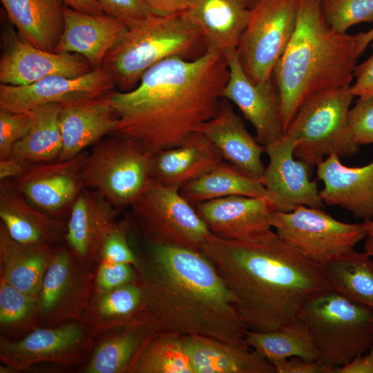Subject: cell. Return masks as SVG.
I'll use <instances>...</instances> for the list:
<instances>
[{"instance_id": "obj_26", "label": "cell", "mask_w": 373, "mask_h": 373, "mask_svg": "<svg viewBox=\"0 0 373 373\" xmlns=\"http://www.w3.org/2000/svg\"><path fill=\"white\" fill-rule=\"evenodd\" d=\"M222 161L216 146L197 131L180 145L151 154L150 179L164 186L180 189Z\"/></svg>"}, {"instance_id": "obj_51", "label": "cell", "mask_w": 373, "mask_h": 373, "mask_svg": "<svg viewBox=\"0 0 373 373\" xmlns=\"http://www.w3.org/2000/svg\"><path fill=\"white\" fill-rule=\"evenodd\" d=\"M357 53L359 57L369 44L373 41V27L365 32L357 34Z\"/></svg>"}, {"instance_id": "obj_15", "label": "cell", "mask_w": 373, "mask_h": 373, "mask_svg": "<svg viewBox=\"0 0 373 373\" xmlns=\"http://www.w3.org/2000/svg\"><path fill=\"white\" fill-rule=\"evenodd\" d=\"M195 209L210 232L220 239L255 242L274 233L276 209L265 198L230 195L198 203Z\"/></svg>"}, {"instance_id": "obj_35", "label": "cell", "mask_w": 373, "mask_h": 373, "mask_svg": "<svg viewBox=\"0 0 373 373\" xmlns=\"http://www.w3.org/2000/svg\"><path fill=\"white\" fill-rule=\"evenodd\" d=\"M27 134L13 146L8 157L30 163L59 160L62 149L59 124L60 104L50 103L31 111Z\"/></svg>"}, {"instance_id": "obj_52", "label": "cell", "mask_w": 373, "mask_h": 373, "mask_svg": "<svg viewBox=\"0 0 373 373\" xmlns=\"http://www.w3.org/2000/svg\"><path fill=\"white\" fill-rule=\"evenodd\" d=\"M365 252L373 256V235L367 236L364 244Z\"/></svg>"}, {"instance_id": "obj_47", "label": "cell", "mask_w": 373, "mask_h": 373, "mask_svg": "<svg viewBox=\"0 0 373 373\" xmlns=\"http://www.w3.org/2000/svg\"><path fill=\"white\" fill-rule=\"evenodd\" d=\"M153 15L169 16L185 11L189 0H143Z\"/></svg>"}, {"instance_id": "obj_6", "label": "cell", "mask_w": 373, "mask_h": 373, "mask_svg": "<svg viewBox=\"0 0 373 373\" xmlns=\"http://www.w3.org/2000/svg\"><path fill=\"white\" fill-rule=\"evenodd\" d=\"M298 316L321 361L330 367L343 366L373 346V309L332 289L308 300Z\"/></svg>"}, {"instance_id": "obj_40", "label": "cell", "mask_w": 373, "mask_h": 373, "mask_svg": "<svg viewBox=\"0 0 373 373\" xmlns=\"http://www.w3.org/2000/svg\"><path fill=\"white\" fill-rule=\"evenodd\" d=\"M131 226L129 218L115 223L104 242L101 260L128 264L137 267L138 256L132 251L128 242V233Z\"/></svg>"}, {"instance_id": "obj_48", "label": "cell", "mask_w": 373, "mask_h": 373, "mask_svg": "<svg viewBox=\"0 0 373 373\" xmlns=\"http://www.w3.org/2000/svg\"><path fill=\"white\" fill-rule=\"evenodd\" d=\"M333 373H373V346L348 363L334 367Z\"/></svg>"}, {"instance_id": "obj_25", "label": "cell", "mask_w": 373, "mask_h": 373, "mask_svg": "<svg viewBox=\"0 0 373 373\" xmlns=\"http://www.w3.org/2000/svg\"><path fill=\"white\" fill-rule=\"evenodd\" d=\"M256 0H189L184 12L199 29L207 49L226 57L236 51Z\"/></svg>"}, {"instance_id": "obj_49", "label": "cell", "mask_w": 373, "mask_h": 373, "mask_svg": "<svg viewBox=\"0 0 373 373\" xmlns=\"http://www.w3.org/2000/svg\"><path fill=\"white\" fill-rule=\"evenodd\" d=\"M30 164L11 157L0 159V180L15 179L20 176Z\"/></svg>"}, {"instance_id": "obj_5", "label": "cell", "mask_w": 373, "mask_h": 373, "mask_svg": "<svg viewBox=\"0 0 373 373\" xmlns=\"http://www.w3.org/2000/svg\"><path fill=\"white\" fill-rule=\"evenodd\" d=\"M207 50L199 29L184 12L150 17L128 28L106 55L103 66L120 91L135 88L151 66L170 57L193 59Z\"/></svg>"}, {"instance_id": "obj_16", "label": "cell", "mask_w": 373, "mask_h": 373, "mask_svg": "<svg viewBox=\"0 0 373 373\" xmlns=\"http://www.w3.org/2000/svg\"><path fill=\"white\" fill-rule=\"evenodd\" d=\"M295 146L296 142L287 134L266 146L269 163L259 180L271 195L276 211L289 212L300 205H323L316 182L310 180L312 169L295 157Z\"/></svg>"}, {"instance_id": "obj_37", "label": "cell", "mask_w": 373, "mask_h": 373, "mask_svg": "<svg viewBox=\"0 0 373 373\" xmlns=\"http://www.w3.org/2000/svg\"><path fill=\"white\" fill-rule=\"evenodd\" d=\"M131 373H193L185 335L157 332L143 348Z\"/></svg>"}, {"instance_id": "obj_38", "label": "cell", "mask_w": 373, "mask_h": 373, "mask_svg": "<svg viewBox=\"0 0 373 373\" xmlns=\"http://www.w3.org/2000/svg\"><path fill=\"white\" fill-rule=\"evenodd\" d=\"M324 19L338 33L362 22L373 23V0H321Z\"/></svg>"}, {"instance_id": "obj_1", "label": "cell", "mask_w": 373, "mask_h": 373, "mask_svg": "<svg viewBox=\"0 0 373 373\" xmlns=\"http://www.w3.org/2000/svg\"><path fill=\"white\" fill-rule=\"evenodd\" d=\"M229 77L227 59L208 50L200 57L166 59L128 91L108 95L117 122L110 135L149 154L180 145L217 113Z\"/></svg>"}, {"instance_id": "obj_39", "label": "cell", "mask_w": 373, "mask_h": 373, "mask_svg": "<svg viewBox=\"0 0 373 373\" xmlns=\"http://www.w3.org/2000/svg\"><path fill=\"white\" fill-rule=\"evenodd\" d=\"M35 297L26 294L1 278L0 323L2 325L19 323L30 315Z\"/></svg>"}, {"instance_id": "obj_8", "label": "cell", "mask_w": 373, "mask_h": 373, "mask_svg": "<svg viewBox=\"0 0 373 373\" xmlns=\"http://www.w3.org/2000/svg\"><path fill=\"white\" fill-rule=\"evenodd\" d=\"M131 225L147 245L200 250L213 235L180 189L151 179L129 206Z\"/></svg>"}, {"instance_id": "obj_34", "label": "cell", "mask_w": 373, "mask_h": 373, "mask_svg": "<svg viewBox=\"0 0 373 373\" xmlns=\"http://www.w3.org/2000/svg\"><path fill=\"white\" fill-rule=\"evenodd\" d=\"M245 341L272 364L290 357L321 361L308 328L299 316L272 330H248Z\"/></svg>"}, {"instance_id": "obj_46", "label": "cell", "mask_w": 373, "mask_h": 373, "mask_svg": "<svg viewBox=\"0 0 373 373\" xmlns=\"http://www.w3.org/2000/svg\"><path fill=\"white\" fill-rule=\"evenodd\" d=\"M354 84L351 90L354 97L373 95V54L365 61L356 65L354 72Z\"/></svg>"}, {"instance_id": "obj_44", "label": "cell", "mask_w": 373, "mask_h": 373, "mask_svg": "<svg viewBox=\"0 0 373 373\" xmlns=\"http://www.w3.org/2000/svg\"><path fill=\"white\" fill-rule=\"evenodd\" d=\"M97 1L104 14L122 21L128 28L153 15L143 0Z\"/></svg>"}, {"instance_id": "obj_27", "label": "cell", "mask_w": 373, "mask_h": 373, "mask_svg": "<svg viewBox=\"0 0 373 373\" xmlns=\"http://www.w3.org/2000/svg\"><path fill=\"white\" fill-rule=\"evenodd\" d=\"M0 218L10 236L28 245H52L66 238V228L30 203L12 179L0 182Z\"/></svg>"}, {"instance_id": "obj_11", "label": "cell", "mask_w": 373, "mask_h": 373, "mask_svg": "<svg viewBox=\"0 0 373 373\" xmlns=\"http://www.w3.org/2000/svg\"><path fill=\"white\" fill-rule=\"evenodd\" d=\"M320 209L300 205L289 212L275 210L272 227L283 240L321 266L354 250L367 233L363 222H341Z\"/></svg>"}, {"instance_id": "obj_28", "label": "cell", "mask_w": 373, "mask_h": 373, "mask_svg": "<svg viewBox=\"0 0 373 373\" xmlns=\"http://www.w3.org/2000/svg\"><path fill=\"white\" fill-rule=\"evenodd\" d=\"M193 373H275L274 365L248 345L185 335Z\"/></svg>"}, {"instance_id": "obj_20", "label": "cell", "mask_w": 373, "mask_h": 373, "mask_svg": "<svg viewBox=\"0 0 373 373\" xmlns=\"http://www.w3.org/2000/svg\"><path fill=\"white\" fill-rule=\"evenodd\" d=\"M117 209L95 191L84 188L70 207L66 240L82 265L101 260L104 242L114 227Z\"/></svg>"}, {"instance_id": "obj_19", "label": "cell", "mask_w": 373, "mask_h": 373, "mask_svg": "<svg viewBox=\"0 0 373 373\" xmlns=\"http://www.w3.org/2000/svg\"><path fill=\"white\" fill-rule=\"evenodd\" d=\"M87 334L82 324L70 322L54 328L36 329L18 341L1 338L0 358L18 371L43 362L70 365L80 359Z\"/></svg>"}, {"instance_id": "obj_4", "label": "cell", "mask_w": 373, "mask_h": 373, "mask_svg": "<svg viewBox=\"0 0 373 373\" xmlns=\"http://www.w3.org/2000/svg\"><path fill=\"white\" fill-rule=\"evenodd\" d=\"M357 35L338 33L326 23L321 0H298L296 27L274 69L284 133L310 96L350 86L356 66Z\"/></svg>"}, {"instance_id": "obj_13", "label": "cell", "mask_w": 373, "mask_h": 373, "mask_svg": "<svg viewBox=\"0 0 373 373\" xmlns=\"http://www.w3.org/2000/svg\"><path fill=\"white\" fill-rule=\"evenodd\" d=\"M229 77L222 98L233 103L251 123L256 138L267 146L285 135L280 116V97L273 78L254 82L245 73L235 51L227 56Z\"/></svg>"}, {"instance_id": "obj_9", "label": "cell", "mask_w": 373, "mask_h": 373, "mask_svg": "<svg viewBox=\"0 0 373 373\" xmlns=\"http://www.w3.org/2000/svg\"><path fill=\"white\" fill-rule=\"evenodd\" d=\"M151 155L129 140L108 135L88 153L82 171L84 187L117 209L129 207L150 180Z\"/></svg>"}, {"instance_id": "obj_21", "label": "cell", "mask_w": 373, "mask_h": 373, "mask_svg": "<svg viewBox=\"0 0 373 373\" xmlns=\"http://www.w3.org/2000/svg\"><path fill=\"white\" fill-rule=\"evenodd\" d=\"M64 28L56 52L84 57L93 69L101 67L104 59L128 30L122 21L106 14L81 12L65 5Z\"/></svg>"}, {"instance_id": "obj_10", "label": "cell", "mask_w": 373, "mask_h": 373, "mask_svg": "<svg viewBox=\"0 0 373 373\" xmlns=\"http://www.w3.org/2000/svg\"><path fill=\"white\" fill-rule=\"evenodd\" d=\"M298 0H256L236 52L254 82L272 78L276 63L294 33Z\"/></svg>"}, {"instance_id": "obj_43", "label": "cell", "mask_w": 373, "mask_h": 373, "mask_svg": "<svg viewBox=\"0 0 373 373\" xmlns=\"http://www.w3.org/2000/svg\"><path fill=\"white\" fill-rule=\"evenodd\" d=\"M138 280L135 267L101 260L96 274L95 287L101 290H111Z\"/></svg>"}, {"instance_id": "obj_45", "label": "cell", "mask_w": 373, "mask_h": 373, "mask_svg": "<svg viewBox=\"0 0 373 373\" xmlns=\"http://www.w3.org/2000/svg\"><path fill=\"white\" fill-rule=\"evenodd\" d=\"M276 373H333V368L321 361H307L290 357L274 363Z\"/></svg>"}, {"instance_id": "obj_53", "label": "cell", "mask_w": 373, "mask_h": 373, "mask_svg": "<svg viewBox=\"0 0 373 373\" xmlns=\"http://www.w3.org/2000/svg\"><path fill=\"white\" fill-rule=\"evenodd\" d=\"M364 227L367 233V236L373 235V220L363 221Z\"/></svg>"}, {"instance_id": "obj_3", "label": "cell", "mask_w": 373, "mask_h": 373, "mask_svg": "<svg viewBox=\"0 0 373 373\" xmlns=\"http://www.w3.org/2000/svg\"><path fill=\"white\" fill-rule=\"evenodd\" d=\"M135 269L144 309L160 331L248 345L249 329L236 310L235 298L200 251L147 245Z\"/></svg>"}, {"instance_id": "obj_22", "label": "cell", "mask_w": 373, "mask_h": 373, "mask_svg": "<svg viewBox=\"0 0 373 373\" xmlns=\"http://www.w3.org/2000/svg\"><path fill=\"white\" fill-rule=\"evenodd\" d=\"M316 166L324 185L320 190L323 203L340 207L363 221L373 220V161L351 167L332 154Z\"/></svg>"}, {"instance_id": "obj_29", "label": "cell", "mask_w": 373, "mask_h": 373, "mask_svg": "<svg viewBox=\"0 0 373 373\" xmlns=\"http://www.w3.org/2000/svg\"><path fill=\"white\" fill-rule=\"evenodd\" d=\"M160 331L155 321L144 309L131 322L97 345L85 372L131 373L144 346Z\"/></svg>"}, {"instance_id": "obj_12", "label": "cell", "mask_w": 373, "mask_h": 373, "mask_svg": "<svg viewBox=\"0 0 373 373\" xmlns=\"http://www.w3.org/2000/svg\"><path fill=\"white\" fill-rule=\"evenodd\" d=\"M1 39L2 84L28 85L55 75L75 78L93 70L80 55L48 52L27 43L19 37L10 22L5 26Z\"/></svg>"}, {"instance_id": "obj_18", "label": "cell", "mask_w": 373, "mask_h": 373, "mask_svg": "<svg viewBox=\"0 0 373 373\" xmlns=\"http://www.w3.org/2000/svg\"><path fill=\"white\" fill-rule=\"evenodd\" d=\"M88 153L84 151L67 160L31 163L12 182L30 203L52 216L71 206L84 189L82 171Z\"/></svg>"}, {"instance_id": "obj_7", "label": "cell", "mask_w": 373, "mask_h": 373, "mask_svg": "<svg viewBox=\"0 0 373 373\" xmlns=\"http://www.w3.org/2000/svg\"><path fill=\"white\" fill-rule=\"evenodd\" d=\"M351 86L314 94L300 106L285 134L296 142L294 155L311 169L332 154L350 157L359 146L348 127Z\"/></svg>"}, {"instance_id": "obj_50", "label": "cell", "mask_w": 373, "mask_h": 373, "mask_svg": "<svg viewBox=\"0 0 373 373\" xmlns=\"http://www.w3.org/2000/svg\"><path fill=\"white\" fill-rule=\"evenodd\" d=\"M70 8L81 12L100 15L103 10L97 0H62Z\"/></svg>"}, {"instance_id": "obj_33", "label": "cell", "mask_w": 373, "mask_h": 373, "mask_svg": "<svg viewBox=\"0 0 373 373\" xmlns=\"http://www.w3.org/2000/svg\"><path fill=\"white\" fill-rule=\"evenodd\" d=\"M180 192L192 205L230 195L265 198L273 203L271 195L259 180L224 160L209 172L184 186Z\"/></svg>"}, {"instance_id": "obj_32", "label": "cell", "mask_w": 373, "mask_h": 373, "mask_svg": "<svg viewBox=\"0 0 373 373\" xmlns=\"http://www.w3.org/2000/svg\"><path fill=\"white\" fill-rule=\"evenodd\" d=\"M143 309L144 294L139 281L111 290L95 287L84 314L83 325L90 335L117 329Z\"/></svg>"}, {"instance_id": "obj_17", "label": "cell", "mask_w": 373, "mask_h": 373, "mask_svg": "<svg viewBox=\"0 0 373 373\" xmlns=\"http://www.w3.org/2000/svg\"><path fill=\"white\" fill-rule=\"evenodd\" d=\"M65 249L54 252L39 293L38 306L51 323L84 316L91 297V276Z\"/></svg>"}, {"instance_id": "obj_14", "label": "cell", "mask_w": 373, "mask_h": 373, "mask_svg": "<svg viewBox=\"0 0 373 373\" xmlns=\"http://www.w3.org/2000/svg\"><path fill=\"white\" fill-rule=\"evenodd\" d=\"M115 81L103 66L81 77L51 75L24 86L1 84L0 110L28 112L38 106L106 95L113 91Z\"/></svg>"}, {"instance_id": "obj_2", "label": "cell", "mask_w": 373, "mask_h": 373, "mask_svg": "<svg viewBox=\"0 0 373 373\" xmlns=\"http://www.w3.org/2000/svg\"><path fill=\"white\" fill-rule=\"evenodd\" d=\"M199 251L235 298L249 330L274 329L298 316L313 297L331 289L321 266L276 232L255 242L213 236Z\"/></svg>"}, {"instance_id": "obj_31", "label": "cell", "mask_w": 373, "mask_h": 373, "mask_svg": "<svg viewBox=\"0 0 373 373\" xmlns=\"http://www.w3.org/2000/svg\"><path fill=\"white\" fill-rule=\"evenodd\" d=\"M50 247L19 243L10 236L1 224V278L26 294L36 296L54 254Z\"/></svg>"}, {"instance_id": "obj_36", "label": "cell", "mask_w": 373, "mask_h": 373, "mask_svg": "<svg viewBox=\"0 0 373 373\" xmlns=\"http://www.w3.org/2000/svg\"><path fill=\"white\" fill-rule=\"evenodd\" d=\"M331 289L373 309V258L352 250L321 265Z\"/></svg>"}, {"instance_id": "obj_23", "label": "cell", "mask_w": 373, "mask_h": 373, "mask_svg": "<svg viewBox=\"0 0 373 373\" xmlns=\"http://www.w3.org/2000/svg\"><path fill=\"white\" fill-rule=\"evenodd\" d=\"M109 94L60 104L62 149L59 160L73 157L104 136L110 135L117 119L108 99Z\"/></svg>"}, {"instance_id": "obj_42", "label": "cell", "mask_w": 373, "mask_h": 373, "mask_svg": "<svg viewBox=\"0 0 373 373\" xmlns=\"http://www.w3.org/2000/svg\"><path fill=\"white\" fill-rule=\"evenodd\" d=\"M348 127L358 146L373 144V95L359 97L350 109Z\"/></svg>"}, {"instance_id": "obj_30", "label": "cell", "mask_w": 373, "mask_h": 373, "mask_svg": "<svg viewBox=\"0 0 373 373\" xmlns=\"http://www.w3.org/2000/svg\"><path fill=\"white\" fill-rule=\"evenodd\" d=\"M19 37L39 49L56 52L64 28L62 0H1Z\"/></svg>"}, {"instance_id": "obj_41", "label": "cell", "mask_w": 373, "mask_h": 373, "mask_svg": "<svg viewBox=\"0 0 373 373\" xmlns=\"http://www.w3.org/2000/svg\"><path fill=\"white\" fill-rule=\"evenodd\" d=\"M30 112L12 113L0 110V159L10 155L14 145L31 126Z\"/></svg>"}, {"instance_id": "obj_24", "label": "cell", "mask_w": 373, "mask_h": 373, "mask_svg": "<svg viewBox=\"0 0 373 373\" xmlns=\"http://www.w3.org/2000/svg\"><path fill=\"white\" fill-rule=\"evenodd\" d=\"M198 131L216 146L224 161L256 179L262 177L265 166L261 156L266 147L249 133L229 101L222 98L216 115Z\"/></svg>"}]
</instances>
